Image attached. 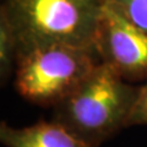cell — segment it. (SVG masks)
Instances as JSON below:
<instances>
[{
    "instance_id": "6da1fadb",
    "label": "cell",
    "mask_w": 147,
    "mask_h": 147,
    "mask_svg": "<svg viewBox=\"0 0 147 147\" xmlns=\"http://www.w3.org/2000/svg\"><path fill=\"white\" fill-rule=\"evenodd\" d=\"M103 9L104 0H5L0 17L10 26L18 55L52 44L94 48Z\"/></svg>"
},
{
    "instance_id": "7a4b0ae2",
    "label": "cell",
    "mask_w": 147,
    "mask_h": 147,
    "mask_svg": "<svg viewBox=\"0 0 147 147\" xmlns=\"http://www.w3.org/2000/svg\"><path fill=\"white\" fill-rule=\"evenodd\" d=\"M140 87L100 61L77 88L54 107L57 120L81 141L98 147L127 126Z\"/></svg>"
},
{
    "instance_id": "3957f363",
    "label": "cell",
    "mask_w": 147,
    "mask_h": 147,
    "mask_svg": "<svg viewBox=\"0 0 147 147\" xmlns=\"http://www.w3.org/2000/svg\"><path fill=\"white\" fill-rule=\"evenodd\" d=\"M100 63L93 47L42 45L17 55L15 87L27 100L55 107L72 93Z\"/></svg>"
},
{
    "instance_id": "277c9868",
    "label": "cell",
    "mask_w": 147,
    "mask_h": 147,
    "mask_svg": "<svg viewBox=\"0 0 147 147\" xmlns=\"http://www.w3.org/2000/svg\"><path fill=\"white\" fill-rule=\"evenodd\" d=\"M94 49L100 61L125 80L147 77V32L105 6L100 16Z\"/></svg>"
},
{
    "instance_id": "5b68a950",
    "label": "cell",
    "mask_w": 147,
    "mask_h": 147,
    "mask_svg": "<svg viewBox=\"0 0 147 147\" xmlns=\"http://www.w3.org/2000/svg\"><path fill=\"white\" fill-rule=\"evenodd\" d=\"M0 141L6 147H91L57 120L26 127H12L1 121Z\"/></svg>"
},
{
    "instance_id": "8992f818",
    "label": "cell",
    "mask_w": 147,
    "mask_h": 147,
    "mask_svg": "<svg viewBox=\"0 0 147 147\" xmlns=\"http://www.w3.org/2000/svg\"><path fill=\"white\" fill-rule=\"evenodd\" d=\"M105 6L147 32V0H104Z\"/></svg>"
},
{
    "instance_id": "52a82bcc",
    "label": "cell",
    "mask_w": 147,
    "mask_h": 147,
    "mask_svg": "<svg viewBox=\"0 0 147 147\" xmlns=\"http://www.w3.org/2000/svg\"><path fill=\"white\" fill-rule=\"evenodd\" d=\"M17 55V45L7 22L0 17V71L1 77L9 76L12 66H15Z\"/></svg>"
},
{
    "instance_id": "ba28073f",
    "label": "cell",
    "mask_w": 147,
    "mask_h": 147,
    "mask_svg": "<svg viewBox=\"0 0 147 147\" xmlns=\"http://www.w3.org/2000/svg\"><path fill=\"white\" fill-rule=\"evenodd\" d=\"M131 125H147V77L145 85L140 87L139 97L129 118L127 126Z\"/></svg>"
}]
</instances>
